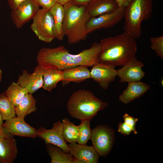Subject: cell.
<instances>
[{"label": "cell", "mask_w": 163, "mask_h": 163, "mask_svg": "<svg viewBox=\"0 0 163 163\" xmlns=\"http://www.w3.org/2000/svg\"><path fill=\"white\" fill-rule=\"evenodd\" d=\"M119 7H125L132 0H115Z\"/></svg>", "instance_id": "34"}, {"label": "cell", "mask_w": 163, "mask_h": 163, "mask_svg": "<svg viewBox=\"0 0 163 163\" xmlns=\"http://www.w3.org/2000/svg\"><path fill=\"white\" fill-rule=\"evenodd\" d=\"M86 6L87 11L90 17L112 13L119 7L115 0H93Z\"/></svg>", "instance_id": "18"}, {"label": "cell", "mask_w": 163, "mask_h": 163, "mask_svg": "<svg viewBox=\"0 0 163 163\" xmlns=\"http://www.w3.org/2000/svg\"><path fill=\"white\" fill-rule=\"evenodd\" d=\"M92 0H74L72 3L77 5H83L86 6Z\"/></svg>", "instance_id": "33"}, {"label": "cell", "mask_w": 163, "mask_h": 163, "mask_svg": "<svg viewBox=\"0 0 163 163\" xmlns=\"http://www.w3.org/2000/svg\"><path fill=\"white\" fill-rule=\"evenodd\" d=\"M5 93L15 107L28 93L26 89L14 82H12L8 86Z\"/></svg>", "instance_id": "24"}, {"label": "cell", "mask_w": 163, "mask_h": 163, "mask_svg": "<svg viewBox=\"0 0 163 163\" xmlns=\"http://www.w3.org/2000/svg\"><path fill=\"white\" fill-rule=\"evenodd\" d=\"M62 135L65 140L70 143H76L79 136V126H76L68 119L62 120Z\"/></svg>", "instance_id": "25"}, {"label": "cell", "mask_w": 163, "mask_h": 163, "mask_svg": "<svg viewBox=\"0 0 163 163\" xmlns=\"http://www.w3.org/2000/svg\"><path fill=\"white\" fill-rule=\"evenodd\" d=\"M49 10L53 19L55 39L62 40L64 36L62 28L64 15V6L56 3Z\"/></svg>", "instance_id": "21"}, {"label": "cell", "mask_w": 163, "mask_h": 163, "mask_svg": "<svg viewBox=\"0 0 163 163\" xmlns=\"http://www.w3.org/2000/svg\"><path fill=\"white\" fill-rule=\"evenodd\" d=\"M37 136L43 140L46 144H52L60 148L64 152L69 153L68 145L62 135V125L60 121L54 123L52 128L47 129L42 127L37 130Z\"/></svg>", "instance_id": "8"}, {"label": "cell", "mask_w": 163, "mask_h": 163, "mask_svg": "<svg viewBox=\"0 0 163 163\" xmlns=\"http://www.w3.org/2000/svg\"><path fill=\"white\" fill-rule=\"evenodd\" d=\"M114 130L106 125H97L92 129L91 140L99 156L105 157L109 154L114 143Z\"/></svg>", "instance_id": "7"}, {"label": "cell", "mask_w": 163, "mask_h": 163, "mask_svg": "<svg viewBox=\"0 0 163 163\" xmlns=\"http://www.w3.org/2000/svg\"><path fill=\"white\" fill-rule=\"evenodd\" d=\"M101 49L100 43L97 42L76 54L70 53L64 46L43 47L38 52L37 60L38 64L44 68L62 70L79 66H93L99 62Z\"/></svg>", "instance_id": "1"}, {"label": "cell", "mask_w": 163, "mask_h": 163, "mask_svg": "<svg viewBox=\"0 0 163 163\" xmlns=\"http://www.w3.org/2000/svg\"><path fill=\"white\" fill-rule=\"evenodd\" d=\"M91 120L88 119L81 120V123L78 125L79 131L78 144L85 145L88 141L91 140L92 133V129L90 128Z\"/></svg>", "instance_id": "27"}, {"label": "cell", "mask_w": 163, "mask_h": 163, "mask_svg": "<svg viewBox=\"0 0 163 163\" xmlns=\"http://www.w3.org/2000/svg\"><path fill=\"white\" fill-rule=\"evenodd\" d=\"M56 3L64 6L68 4L72 3L74 0H56Z\"/></svg>", "instance_id": "35"}, {"label": "cell", "mask_w": 163, "mask_h": 163, "mask_svg": "<svg viewBox=\"0 0 163 163\" xmlns=\"http://www.w3.org/2000/svg\"><path fill=\"white\" fill-rule=\"evenodd\" d=\"M2 71L0 68V82L2 81Z\"/></svg>", "instance_id": "37"}, {"label": "cell", "mask_w": 163, "mask_h": 163, "mask_svg": "<svg viewBox=\"0 0 163 163\" xmlns=\"http://www.w3.org/2000/svg\"><path fill=\"white\" fill-rule=\"evenodd\" d=\"M42 8L50 9L56 3V0H33Z\"/></svg>", "instance_id": "30"}, {"label": "cell", "mask_w": 163, "mask_h": 163, "mask_svg": "<svg viewBox=\"0 0 163 163\" xmlns=\"http://www.w3.org/2000/svg\"><path fill=\"white\" fill-rule=\"evenodd\" d=\"M123 118L124 122L131 128L134 134H136L137 132L136 129V126L138 119L130 116L127 113H125L123 116Z\"/></svg>", "instance_id": "29"}, {"label": "cell", "mask_w": 163, "mask_h": 163, "mask_svg": "<svg viewBox=\"0 0 163 163\" xmlns=\"http://www.w3.org/2000/svg\"><path fill=\"white\" fill-rule=\"evenodd\" d=\"M18 153L16 140L0 126V163H13Z\"/></svg>", "instance_id": "11"}, {"label": "cell", "mask_w": 163, "mask_h": 163, "mask_svg": "<svg viewBox=\"0 0 163 163\" xmlns=\"http://www.w3.org/2000/svg\"><path fill=\"white\" fill-rule=\"evenodd\" d=\"M32 19L30 28L39 40L49 43L55 39L53 19L49 10L40 8Z\"/></svg>", "instance_id": "6"}, {"label": "cell", "mask_w": 163, "mask_h": 163, "mask_svg": "<svg viewBox=\"0 0 163 163\" xmlns=\"http://www.w3.org/2000/svg\"><path fill=\"white\" fill-rule=\"evenodd\" d=\"M88 67L79 66L63 70V79L61 81L62 86L71 82L79 83L87 79L91 78L90 72Z\"/></svg>", "instance_id": "19"}, {"label": "cell", "mask_w": 163, "mask_h": 163, "mask_svg": "<svg viewBox=\"0 0 163 163\" xmlns=\"http://www.w3.org/2000/svg\"><path fill=\"white\" fill-rule=\"evenodd\" d=\"M51 163H73L74 158L70 153L64 152L59 147L52 144H46Z\"/></svg>", "instance_id": "23"}, {"label": "cell", "mask_w": 163, "mask_h": 163, "mask_svg": "<svg viewBox=\"0 0 163 163\" xmlns=\"http://www.w3.org/2000/svg\"><path fill=\"white\" fill-rule=\"evenodd\" d=\"M124 7H119L112 13L95 17H90L86 24L88 34L96 30L110 28L118 23L123 18Z\"/></svg>", "instance_id": "9"}, {"label": "cell", "mask_w": 163, "mask_h": 163, "mask_svg": "<svg viewBox=\"0 0 163 163\" xmlns=\"http://www.w3.org/2000/svg\"><path fill=\"white\" fill-rule=\"evenodd\" d=\"M117 131L124 136L129 135L132 132L131 128L124 122H120L118 126Z\"/></svg>", "instance_id": "31"}, {"label": "cell", "mask_w": 163, "mask_h": 163, "mask_svg": "<svg viewBox=\"0 0 163 163\" xmlns=\"http://www.w3.org/2000/svg\"><path fill=\"white\" fill-rule=\"evenodd\" d=\"M120 69L117 70L119 82L129 83L140 81L145 75L142 70L143 63L136 56L131 58Z\"/></svg>", "instance_id": "10"}, {"label": "cell", "mask_w": 163, "mask_h": 163, "mask_svg": "<svg viewBox=\"0 0 163 163\" xmlns=\"http://www.w3.org/2000/svg\"><path fill=\"white\" fill-rule=\"evenodd\" d=\"M149 41L151 48L155 51L157 56L163 59V36L151 37Z\"/></svg>", "instance_id": "28"}, {"label": "cell", "mask_w": 163, "mask_h": 163, "mask_svg": "<svg viewBox=\"0 0 163 163\" xmlns=\"http://www.w3.org/2000/svg\"><path fill=\"white\" fill-rule=\"evenodd\" d=\"M26 0H8V4L10 8L13 10L21 4Z\"/></svg>", "instance_id": "32"}, {"label": "cell", "mask_w": 163, "mask_h": 163, "mask_svg": "<svg viewBox=\"0 0 163 163\" xmlns=\"http://www.w3.org/2000/svg\"><path fill=\"white\" fill-rule=\"evenodd\" d=\"M43 68L39 64L32 73L25 69L19 75L17 83L26 89L28 93L32 94L43 86Z\"/></svg>", "instance_id": "13"}, {"label": "cell", "mask_w": 163, "mask_h": 163, "mask_svg": "<svg viewBox=\"0 0 163 163\" xmlns=\"http://www.w3.org/2000/svg\"><path fill=\"white\" fill-rule=\"evenodd\" d=\"M3 120L2 117L0 114V126H2L3 123Z\"/></svg>", "instance_id": "36"}, {"label": "cell", "mask_w": 163, "mask_h": 163, "mask_svg": "<svg viewBox=\"0 0 163 163\" xmlns=\"http://www.w3.org/2000/svg\"><path fill=\"white\" fill-rule=\"evenodd\" d=\"M150 86L140 81L128 83L126 89L119 97L122 103L128 104L140 97L150 88Z\"/></svg>", "instance_id": "17"}, {"label": "cell", "mask_w": 163, "mask_h": 163, "mask_svg": "<svg viewBox=\"0 0 163 163\" xmlns=\"http://www.w3.org/2000/svg\"><path fill=\"white\" fill-rule=\"evenodd\" d=\"M36 100L32 94H27L20 103L15 107L16 115L25 118L27 115L34 112L37 110Z\"/></svg>", "instance_id": "22"}, {"label": "cell", "mask_w": 163, "mask_h": 163, "mask_svg": "<svg viewBox=\"0 0 163 163\" xmlns=\"http://www.w3.org/2000/svg\"><path fill=\"white\" fill-rule=\"evenodd\" d=\"M42 67L43 68V80L42 88L45 90L50 91L56 87L57 83L63 80V70L58 69Z\"/></svg>", "instance_id": "20"}, {"label": "cell", "mask_w": 163, "mask_h": 163, "mask_svg": "<svg viewBox=\"0 0 163 163\" xmlns=\"http://www.w3.org/2000/svg\"><path fill=\"white\" fill-rule=\"evenodd\" d=\"M40 6L33 0H26L12 10L11 19L18 28H21L27 22L32 19Z\"/></svg>", "instance_id": "12"}, {"label": "cell", "mask_w": 163, "mask_h": 163, "mask_svg": "<svg viewBox=\"0 0 163 163\" xmlns=\"http://www.w3.org/2000/svg\"><path fill=\"white\" fill-rule=\"evenodd\" d=\"M136 39L125 31L101 40L99 43L101 49L99 62L115 67L123 66L135 56L137 50Z\"/></svg>", "instance_id": "2"}, {"label": "cell", "mask_w": 163, "mask_h": 163, "mask_svg": "<svg viewBox=\"0 0 163 163\" xmlns=\"http://www.w3.org/2000/svg\"><path fill=\"white\" fill-rule=\"evenodd\" d=\"M153 9V0H132L124 7V29L136 39L142 33L141 23L149 19Z\"/></svg>", "instance_id": "5"}, {"label": "cell", "mask_w": 163, "mask_h": 163, "mask_svg": "<svg viewBox=\"0 0 163 163\" xmlns=\"http://www.w3.org/2000/svg\"><path fill=\"white\" fill-rule=\"evenodd\" d=\"M64 15L62 30L68 43L72 44L85 40L87 37L86 24L90 18L86 6L70 3L64 6Z\"/></svg>", "instance_id": "3"}, {"label": "cell", "mask_w": 163, "mask_h": 163, "mask_svg": "<svg viewBox=\"0 0 163 163\" xmlns=\"http://www.w3.org/2000/svg\"><path fill=\"white\" fill-rule=\"evenodd\" d=\"M0 114L3 120L6 121L16 116L15 107L5 92L0 94Z\"/></svg>", "instance_id": "26"}, {"label": "cell", "mask_w": 163, "mask_h": 163, "mask_svg": "<svg viewBox=\"0 0 163 163\" xmlns=\"http://www.w3.org/2000/svg\"><path fill=\"white\" fill-rule=\"evenodd\" d=\"M69 153L74 158L82 161L84 163H97L99 155L92 145L77 144L76 143L68 145Z\"/></svg>", "instance_id": "16"}, {"label": "cell", "mask_w": 163, "mask_h": 163, "mask_svg": "<svg viewBox=\"0 0 163 163\" xmlns=\"http://www.w3.org/2000/svg\"><path fill=\"white\" fill-rule=\"evenodd\" d=\"M2 126L13 136L35 138L37 137V130L27 123L24 118L17 116L3 123Z\"/></svg>", "instance_id": "14"}, {"label": "cell", "mask_w": 163, "mask_h": 163, "mask_svg": "<svg viewBox=\"0 0 163 163\" xmlns=\"http://www.w3.org/2000/svg\"><path fill=\"white\" fill-rule=\"evenodd\" d=\"M108 105L107 103L97 97L91 91L82 89L72 93L68 100L67 108L71 117L82 120H91Z\"/></svg>", "instance_id": "4"}, {"label": "cell", "mask_w": 163, "mask_h": 163, "mask_svg": "<svg viewBox=\"0 0 163 163\" xmlns=\"http://www.w3.org/2000/svg\"><path fill=\"white\" fill-rule=\"evenodd\" d=\"M92 66L90 72L91 78L103 89L107 90L110 84L115 80L117 75V70L113 66L99 62Z\"/></svg>", "instance_id": "15"}]
</instances>
